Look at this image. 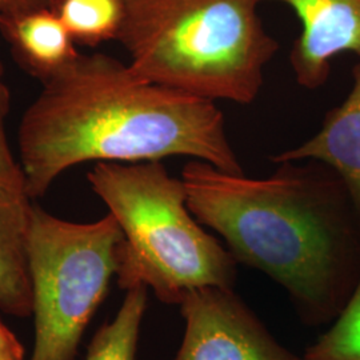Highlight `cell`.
I'll return each mask as SVG.
<instances>
[{
  "mask_svg": "<svg viewBox=\"0 0 360 360\" xmlns=\"http://www.w3.org/2000/svg\"><path fill=\"white\" fill-rule=\"evenodd\" d=\"M291 7L302 32L290 53L297 84L318 90L326 84L331 62L351 52L360 59V0H257Z\"/></svg>",
  "mask_w": 360,
  "mask_h": 360,
  "instance_id": "7",
  "label": "cell"
},
{
  "mask_svg": "<svg viewBox=\"0 0 360 360\" xmlns=\"http://www.w3.org/2000/svg\"><path fill=\"white\" fill-rule=\"evenodd\" d=\"M303 360H360V279L343 311L311 346Z\"/></svg>",
  "mask_w": 360,
  "mask_h": 360,
  "instance_id": "13",
  "label": "cell"
},
{
  "mask_svg": "<svg viewBox=\"0 0 360 360\" xmlns=\"http://www.w3.org/2000/svg\"><path fill=\"white\" fill-rule=\"evenodd\" d=\"M4 11H13V6L8 0H0V13Z\"/></svg>",
  "mask_w": 360,
  "mask_h": 360,
  "instance_id": "17",
  "label": "cell"
},
{
  "mask_svg": "<svg viewBox=\"0 0 360 360\" xmlns=\"http://www.w3.org/2000/svg\"><path fill=\"white\" fill-rule=\"evenodd\" d=\"M31 199L82 163H142L187 156L243 174L217 102L139 77L102 52L79 53L41 84L18 129Z\"/></svg>",
  "mask_w": 360,
  "mask_h": 360,
  "instance_id": "2",
  "label": "cell"
},
{
  "mask_svg": "<svg viewBox=\"0 0 360 360\" xmlns=\"http://www.w3.org/2000/svg\"><path fill=\"white\" fill-rule=\"evenodd\" d=\"M31 200L25 187L0 184V309L16 318L32 315L27 259Z\"/></svg>",
  "mask_w": 360,
  "mask_h": 360,
  "instance_id": "10",
  "label": "cell"
},
{
  "mask_svg": "<svg viewBox=\"0 0 360 360\" xmlns=\"http://www.w3.org/2000/svg\"><path fill=\"white\" fill-rule=\"evenodd\" d=\"M87 179L123 233L120 288L144 285L179 306L196 287L235 285L238 262L193 217L183 180L162 162L95 163Z\"/></svg>",
  "mask_w": 360,
  "mask_h": 360,
  "instance_id": "4",
  "label": "cell"
},
{
  "mask_svg": "<svg viewBox=\"0 0 360 360\" xmlns=\"http://www.w3.org/2000/svg\"><path fill=\"white\" fill-rule=\"evenodd\" d=\"M49 8L79 46L98 47L117 40L124 22V0H50Z\"/></svg>",
  "mask_w": 360,
  "mask_h": 360,
  "instance_id": "11",
  "label": "cell"
},
{
  "mask_svg": "<svg viewBox=\"0 0 360 360\" xmlns=\"http://www.w3.org/2000/svg\"><path fill=\"white\" fill-rule=\"evenodd\" d=\"M25 347L0 321V360H23Z\"/></svg>",
  "mask_w": 360,
  "mask_h": 360,
  "instance_id": "15",
  "label": "cell"
},
{
  "mask_svg": "<svg viewBox=\"0 0 360 360\" xmlns=\"http://www.w3.org/2000/svg\"><path fill=\"white\" fill-rule=\"evenodd\" d=\"M352 89L333 108L307 142L274 155L272 162L315 160L331 168L345 184L360 217V62L352 70Z\"/></svg>",
  "mask_w": 360,
  "mask_h": 360,
  "instance_id": "8",
  "label": "cell"
},
{
  "mask_svg": "<svg viewBox=\"0 0 360 360\" xmlns=\"http://www.w3.org/2000/svg\"><path fill=\"white\" fill-rule=\"evenodd\" d=\"M144 285L127 290L115 318L96 331L91 340L86 360H135L143 316L147 309Z\"/></svg>",
  "mask_w": 360,
  "mask_h": 360,
  "instance_id": "12",
  "label": "cell"
},
{
  "mask_svg": "<svg viewBox=\"0 0 360 360\" xmlns=\"http://www.w3.org/2000/svg\"><path fill=\"white\" fill-rule=\"evenodd\" d=\"M13 10H25V8H38L49 7L50 0H8Z\"/></svg>",
  "mask_w": 360,
  "mask_h": 360,
  "instance_id": "16",
  "label": "cell"
},
{
  "mask_svg": "<svg viewBox=\"0 0 360 360\" xmlns=\"http://www.w3.org/2000/svg\"><path fill=\"white\" fill-rule=\"evenodd\" d=\"M179 309L186 330L172 360H303L272 336L233 287L193 288Z\"/></svg>",
  "mask_w": 360,
  "mask_h": 360,
  "instance_id": "6",
  "label": "cell"
},
{
  "mask_svg": "<svg viewBox=\"0 0 360 360\" xmlns=\"http://www.w3.org/2000/svg\"><path fill=\"white\" fill-rule=\"evenodd\" d=\"M0 32L18 65L41 84L63 72L80 53L68 30L49 7L0 13Z\"/></svg>",
  "mask_w": 360,
  "mask_h": 360,
  "instance_id": "9",
  "label": "cell"
},
{
  "mask_svg": "<svg viewBox=\"0 0 360 360\" xmlns=\"http://www.w3.org/2000/svg\"><path fill=\"white\" fill-rule=\"evenodd\" d=\"M278 163L250 178L195 160L181 169L196 220L224 239L238 264L264 272L309 327L331 324L360 279V217L331 168Z\"/></svg>",
  "mask_w": 360,
  "mask_h": 360,
  "instance_id": "1",
  "label": "cell"
},
{
  "mask_svg": "<svg viewBox=\"0 0 360 360\" xmlns=\"http://www.w3.org/2000/svg\"><path fill=\"white\" fill-rule=\"evenodd\" d=\"M257 0H124L120 41L146 80L212 102L252 103L279 43Z\"/></svg>",
  "mask_w": 360,
  "mask_h": 360,
  "instance_id": "3",
  "label": "cell"
},
{
  "mask_svg": "<svg viewBox=\"0 0 360 360\" xmlns=\"http://www.w3.org/2000/svg\"><path fill=\"white\" fill-rule=\"evenodd\" d=\"M11 110V92L6 83L4 65L0 59V184L10 187H25L26 181L19 166L13 158L10 142L7 139L6 122Z\"/></svg>",
  "mask_w": 360,
  "mask_h": 360,
  "instance_id": "14",
  "label": "cell"
},
{
  "mask_svg": "<svg viewBox=\"0 0 360 360\" xmlns=\"http://www.w3.org/2000/svg\"><path fill=\"white\" fill-rule=\"evenodd\" d=\"M123 233L108 212L74 223L31 208L27 259L35 321L31 360H72L119 267Z\"/></svg>",
  "mask_w": 360,
  "mask_h": 360,
  "instance_id": "5",
  "label": "cell"
}]
</instances>
